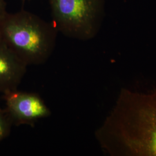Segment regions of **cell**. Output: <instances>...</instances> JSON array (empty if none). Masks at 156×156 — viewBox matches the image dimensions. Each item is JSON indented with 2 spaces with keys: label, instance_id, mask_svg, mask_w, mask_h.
Returning a JSON list of instances; mask_svg holds the SVG:
<instances>
[{
  "label": "cell",
  "instance_id": "1",
  "mask_svg": "<svg viewBox=\"0 0 156 156\" xmlns=\"http://www.w3.org/2000/svg\"><path fill=\"white\" fill-rule=\"evenodd\" d=\"M95 138L112 156H156V91L123 89Z\"/></svg>",
  "mask_w": 156,
  "mask_h": 156
},
{
  "label": "cell",
  "instance_id": "2",
  "mask_svg": "<svg viewBox=\"0 0 156 156\" xmlns=\"http://www.w3.org/2000/svg\"><path fill=\"white\" fill-rule=\"evenodd\" d=\"M58 31L31 12L7 13L0 19L1 42L27 66L47 62L56 46Z\"/></svg>",
  "mask_w": 156,
  "mask_h": 156
},
{
  "label": "cell",
  "instance_id": "3",
  "mask_svg": "<svg viewBox=\"0 0 156 156\" xmlns=\"http://www.w3.org/2000/svg\"><path fill=\"white\" fill-rule=\"evenodd\" d=\"M58 32L80 41L94 38L105 14V0H49Z\"/></svg>",
  "mask_w": 156,
  "mask_h": 156
},
{
  "label": "cell",
  "instance_id": "4",
  "mask_svg": "<svg viewBox=\"0 0 156 156\" xmlns=\"http://www.w3.org/2000/svg\"><path fill=\"white\" fill-rule=\"evenodd\" d=\"M6 111L13 125L34 127L40 119L49 117L51 111L43 99L35 93L17 90L4 94Z\"/></svg>",
  "mask_w": 156,
  "mask_h": 156
},
{
  "label": "cell",
  "instance_id": "5",
  "mask_svg": "<svg viewBox=\"0 0 156 156\" xmlns=\"http://www.w3.org/2000/svg\"><path fill=\"white\" fill-rule=\"evenodd\" d=\"M27 66L0 42V93L17 90L24 76Z\"/></svg>",
  "mask_w": 156,
  "mask_h": 156
},
{
  "label": "cell",
  "instance_id": "6",
  "mask_svg": "<svg viewBox=\"0 0 156 156\" xmlns=\"http://www.w3.org/2000/svg\"><path fill=\"white\" fill-rule=\"evenodd\" d=\"M12 125L11 119L5 109L0 108V142L9 135Z\"/></svg>",
  "mask_w": 156,
  "mask_h": 156
},
{
  "label": "cell",
  "instance_id": "7",
  "mask_svg": "<svg viewBox=\"0 0 156 156\" xmlns=\"http://www.w3.org/2000/svg\"><path fill=\"white\" fill-rule=\"evenodd\" d=\"M7 13L5 0H0V19L4 16Z\"/></svg>",
  "mask_w": 156,
  "mask_h": 156
},
{
  "label": "cell",
  "instance_id": "8",
  "mask_svg": "<svg viewBox=\"0 0 156 156\" xmlns=\"http://www.w3.org/2000/svg\"><path fill=\"white\" fill-rule=\"evenodd\" d=\"M1 42V35H0V42Z\"/></svg>",
  "mask_w": 156,
  "mask_h": 156
},
{
  "label": "cell",
  "instance_id": "9",
  "mask_svg": "<svg viewBox=\"0 0 156 156\" xmlns=\"http://www.w3.org/2000/svg\"><path fill=\"white\" fill-rule=\"evenodd\" d=\"M28 1H30V0H28Z\"/></svg>",
  "mask_w": 156,
  "mask_h": 156
}]
</instances>
